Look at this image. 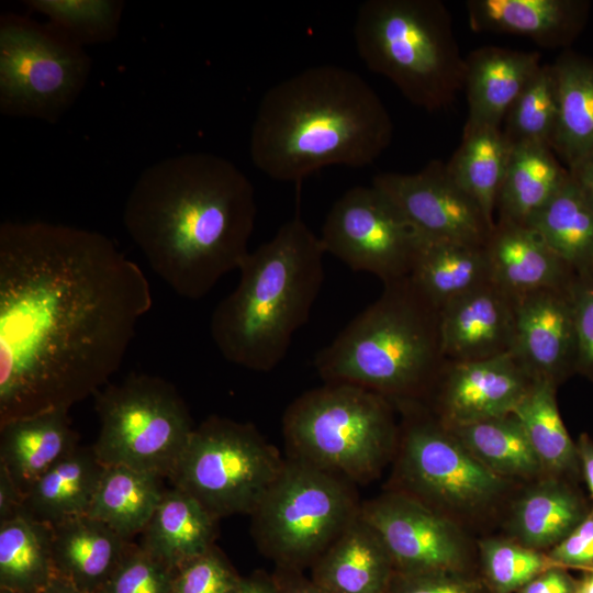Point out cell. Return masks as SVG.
Wrapping results in <instances>:
<instances>
[{
  "label": "cell",
  "instance_id": "cell-1",
  "mask_svg": "<svg viewBox=\"0 0 593 593\" xmlns=\"http://www.w3.org/2000/svg\"><path fill=\"white\" fill-rule=\"evenodd\" d=\"M153 305L141 267L105 235L0 225V424L66 409L119 370Z\"/></svg>",
  "mask_w": 593,
  "mask_h": 593
},
{
  "label": "cell",
  "instance_id": "cell-2",
  "mask_svg": "<svg viewBox=\"0 0 593 593\" xmlns=\"http://www.w3.org/2000/svg\"><path fill=\"white\" fill-rule=\"evenodd\" d=\"M254 186L231 160L186 153L147 167L130 191L124 226L152 270L179 296L199 300L249 253Z\"/></svg>",
  "mask_w": 593,
  "mask_h": 593
},
{
  "label": "cell",
  "instance_id": "cell-3",
  "mask_svg": "<svg viewBox=\"0 0 593 593\" xmlns=\"http://www.w3.org/2000/svg\"><path fill=\"white\" fill-rule=\"evenodd\" d=\"M392 136L389 112L367 81L350 69L318 65L264 94L249 154L271 179L296 182L328 166H368Z\"/></svg>",
  "mask_w": 593,
  "mask_h": 593
},
{
  "label": "cell",
  "instance_id": "cell-4",
  "mask_svg": "<svg viewBox=\"0 0 593 593\" xmlns=\"http://www.w3.org/2000/svg\"><path fill=\"white\" fill-rule=\"evenodd\" d=\"M325 254L299 216L247 254L236 288L211 317V337L224 359L261 372L284 359L321 291Z\"/></svg>",
  "mask_w": 593,
  "mask_h": 593
},
{
  "label": "cell",
  "instance_id": "cell-5",
  "mask_svg": "<svg viewBox=\"0 0 593 593\" xmlns=\"http://www.w3.org/2000/svg\"><path fill=\"white\" fill-rule=\"evenodd\" d=\"M444 363L439 311L409 276L384 283L381 295L314 358L324 382L360 387L391 402L415 401Z\"/></svg>",
  "mask_w": 593,
  "mask_h": 593
},
{
  "label": "cell",
  "instance_id": "cell-6",
  "mask_svg": "<svg viewBox=\"0 0 593 593\" xmlns=\"http://www.w3.org/2000/svg\"><path fill=\"white\" fill-rule=\"evenodd\" d=\"M356 49L413 104L448 107L463 89L466 57L439 0H367L354 23Z\"/></svg>",
  "mask_w": 593,
  "mask_h": 593
},
{
  "label": "cell",
  "instance_id": "cell-7",
  "mask_svg": "<svg viewBox=\"0 0 593 593\" xmlns=\"http://www.w3.org/2000/svg\"><path fill=\"white\" fill-rule=\"evenodd\" d=\"M392 402L360 387L328 383L298 396L286 410L288 457L344 477L373 479L398 446Z\"/></svg>",
  "mask_w": 593,
  "mask_h": 593
},
{
  "label": "cell",
  "instance_id": "cell-8",
  "mask_svg": "<svg viewBox=\"0 0 593 593\" xmlns=\"http://www.w3.org/2000/svg\"><path fill=\"white\" fill-rule=\"evenodd\" d=\"M356 484L287 457L250 515L258 550L276 569L303 572L359 515Z\"/></svg>",
  "mask_w": 593,
  "mask_h": 593
},
{
  "label": "cell",
  "instance_id": "cell-9",
  "mask_svg": "<svg viewBox=\"0 0 593 593\" xmlns=\"http://www.w3.org/2000/svg\"><path fill=\"white\" fill-rule=\"evenodd\" d=\"M283 462L253 424L212 415L194 427L167 479L219 521L249 515Z\"/></svg>",
  "mask_w": 593,
  "mask_h": 593
},
{
  "label": "cell",
  "instance_id": "cell-10",
  "mask_svg": "<svg viewBox=\"0 0 593 593\" xmlns=\"http://www.w3.org/2000/svg\"><path fill=\"white\" fill-rule=\"evenodd\" d=\"M93 396L99 460L168 478L195 427L177 389L160 377L130 373Z\"/></svg>",
  "mask_w": 593,
  "mask_h": 593
},
{
  "label": "cell",
  "instance_id": "cell-11",
  "mask_svg": "<svg viewBox=\"0 0 593 593\" xmlns=\"http://www.w3.org/2000/svg\"><path fill=\"white\" fill-rule=\"evenodd\" d=\"M91 70L83 46L29 15L0 18V112L58 122L82 92Z\"/></svg>",
  "mask_w": 593,
  "mask_h": 593
},
{
  "label": "cell",
  "instance_id": "cell-12",
  "mask_svg": "<svg viewBox=\"0 0 593 593\" xmlns=\"http://www.w3.org/2000/svg\"><path fill=\"white\" fill-rule=\"evenodd\" d=\"M404 412L398 440L401 490L429 507L474 511L490 505L506 479L478 461L438 419L414 401L396 402Z\"/></svg>",
  "mask_w": 593,
  "mask_h": 593
},
{
  "label": "cell",
  "instance_id": "cell-13",
  "mask_svg": "<svg viewBox=\"0 0 593 593\" xmlns=\"http://www.w3.org/2000/svg\"><path fill=\"white\" fill-rule=\"evenodd\" d=\"M421 237L401 210L372 184L353 187L337 199L320 236L326 254L383 283L410 275Z\"/></svg>",
  "mask_w": 593,
  "mask_h": 593
},
{
  "label": "cell",
  "instance_id": "cell-14",
  "mask_svg": "<svg viewBox=\"0 0 593 593\" xmlns=\"http://www.w3.org/2000/svg\"><path fill=\"white\" fill-rule=\"evenodd\" d=\"M360 516L383 540L394 572H469L463 534L451 519L417 499L392 490L361 502Z\"/></svg>",
  "mask_w": 593,
  "mask_h": 593
},
{
  "label": "cell",
  "instance_id": "cell-15",
  "mask_svg": "<svg viewBox=\"0 0 593 593\" xmlns=\"http://www.w3.org/2000/svg\"><path fill=\"white\" fill-rule=\"evenodd\" d=\"M371 184L425 238L484 246L493 231L478 205L450 178L441 160H432L414 174H379Z\"/></svg>",
  "mask_w": 593,
  "mask_h": 593
},
{
  "label": "cell",
  "instance_id": "cell-16",
  "mask_svg": "<svg viewBox=\"0 0 593 593\" xmlns=\"http://www.w3.org/2000/svg\"><path fill=\"white\" fill-rule=\"evenodd\" d=\"M533 381L513 351L484 360L445 361L435 380L437 417L455 426L512 414Z\"/></svg>",
  "mask_w": 593,
  "mask_h": 593
},
{
  "label": "cell",
  "instance_id": "cell-17",
  "mask_svg": "<svg viewBox=\"0 0 593 593\" xmlns=\"http://www.w3.org/2000/svg\"><path fill=\"white\" fill-rule=\"evenodd\" d=\"M568 287L515 296L513 353L533 380L558 385L575 371L577 336Z\"/></svg>",
  "mask_w": 593,
  "mask_h": 593
},
{
  "label": "cell",
  "instance_id": "cell-18",
  "mask_svg": "<svg viewBox=\"0 0 593 593\" xmlns=\"http://www.w3.org/2000/svg\"><path fill=\"white\" fill-rule=\"evenodd\" d=\"M440 349L445 361L466 362L512 353L515 296L492 281L439 311Z\"/></svg>",
  "mask_w": 593,
  "mask_h": 593
},
{
  "label": "cell",
  "instance_id": "cell-19",
  "mask_svg": "<svg viewBox=\"0 0 593 593\" xmlns=\"http://www.w3.org/2000/svg\"><path fill=\"white\" fill-rule=\"evenodd\" d=\"M485 251L491 281L513 296L567 288L571 269L528 225L495 222Z\"/></svg>",
  "mask_w": 593,
  "mask_h": 593
},
{
  "label": "cell",
  "instance_id": "cell-20",
  "mask_svg": "<svg viewBox=\"0 0 593 593\" xmlns=\"http://www.w3.org/2000/svg\"><path fill=\"white\" fill-rule=\"evenodd\" d=\"M393 574L383 540L359 513L310 567L309 579L327 593H387Z\"/></svg>",
  "mask_w": 593,
  "mask_h": 593
},
{
  "label": "cell",
  "instance_id": "cell-21",
  "mask_svg": "<svg viewBox=\"0 0 593 593\" xmlns=\"http://www.w3.org/2000/svg\"><path fill=\"white\" fill-rule=\"evenodd\" d=\"M537 52L483 46L466 57L468 120L465 127H501L511 105L540 66Z\"/></svg>",
  "mask_w": 593,
  "mask_h": 593
},
{
  "label": "cell",
  "instance_id": "cell-22",
  "mask_svg": "<svg viewBox=\"0 0 593 593\" xmlns=\"http://www.w3.org/2000/svg\"><path fill=\"white\" fill-rule=\"evenodd\" d=\"M68 411L53 410L0 424V466L23 496L79 446Z\"/></svg>",
  "mask_w": 593,
  "mask_h": 593
},
{
  "label": "cell",
  "instance_id": "cell-23",
  "mask_svg": "<svg viewBox=\"0 0 593 593\" xmlns=\"http://www.w3.org/2000/svg\"><path fill=\"white\" fill-rule=\"evenodd\" d=\"M51 527L54 577L82 591L101 593L130 540L88 514Z\"/></svg>",
  "mask_w": 593,
  "mask_h": 593
},
{
  "label": "cell",
  "instance_id": "cell-24",
  "mask_svg": "<svg viewBox=\"0 0 593 593\" xmlns=\"http://www.w3.org/2000/svg\"><path fill=\"white\" fill-rule=\"evenodd\" d=\"M466 8L473 31L526 36L544 47L569 43L586 12L575 0H468Z\"/></svg>",
  "mask_w": 593,
  "mask_h": 593
},
{
  "label": "cell",
  "instance_id": "cell-25",
  "mask_svg": "<svg viewBox=\"0 0 593 593\" xmlns=\"http://www.w3.org/2000/svg\"><path fill=\"white\" fill-rule=\"evenodd\" d=\"M410 280L438 311L491 281L485 245L421 237Z\"/></svg>",
  "mask_w": 593,
  "mask_h": 593
},
{
  "label": "cell",
  "instance_id": "cell-26",
  "mask_svg": "<svg viewBox=\"0 0 593 593\" xmlns=\"http://www.w3.org/2000/svg\"><path fill=\"white\" fill-rule=\"evenodd\" d=\"M104 465L92 446H78L23 496V514L49 526L88 514Z\"/></svg>",
  "mask_w": 593,
  "mask_h": 593
},
{
  "label": "cell",
  "instance_id": "cell-27",
  "mask_svg": "<svg viewBox=\"0 0 593 593\" xmlns=\"http://www.w3.org/2000/svg\"><path fill=\"white\" fill-rule=\"evenodd\" d=\"M216 526L193 497L171 486L165 489L139 545L174 569L214 546Z\"/></svg>",
  "mask_w": 593,
  "mask_h": 593
},
{
  "label": "cell",
  "instance_id": "cell-28",
  "mask_svg": "<svg viewBox=\"0 0 593 593\" xmlns=\"http://www.w3.org/2000/svg\"><path fill=\"white\" fill-rule=\"evenodd\" d=\"M590 508L560 477L549 475L515 503L510 528L518 544L542 551L566 538Z\"/></svg>",
  "mask_w": 593,
  "mask_h": 593
},
{
  "label": "cell",
  "instance_id": "cell-29",
  "mask_svg": "<svg viewBox=\"0 0 593 593\" xmlns=\"http://www.w3.org/2000/svg\"><path fill=\"white\" fill-rule=\"evenodd\" d=\"M570 174L551 147L542 144L512 146L500 189L497 221L526 225L555 195Z\"/></svg>",
  "mask_w": 593,
  "mask_h": 593
},
{
  "label": "cell",
  "instance_id": "cell-30",
  "mask_svg": "<svg viewBox=\"0 0 593 593\" xmlns=\"http://www.w3.org/2000/svg\"><path fill=\"white\" fill-rule=\"evenodd\" d=\"M552 66L558 114L551 149L568 168L593 152V60L564 52Z\"/></svg>",
  "mask_w": 593,
  "mask_h": 593
},
{
  "label": "cell",
  "instance_id": "cell-31",
  "mask_svg": "<svg viewBox=\"0 0 593 593\" xmlns=\"http://www.w3.org/2000/svg\"><path fill=\"white\" fill-rule=\"evenodd\" d=\"M511 149L501 127H463L459 147L445 163L450 178L478 205L492 230Z\"/></svg>",
  "mask_w": 593,
  "mask_h": 593
},
{
  "label": "cell",
  "instance_id": "cell-32",
  "mask_svg": "<svg viewBox=\"0 0 593 593\" xmlns=\"http://www.w3.org/2000/svg\"><path fill=\"white\" fill-rule=\"evenodd\" d=\"M161 479L127 466H104L88 515L130 540L154 514L165 491Z\"/></svg>",
  "mask_w": 593,
  "mask_h": 593
},
{
  "label": "cell",
  "instance_id": "cell-33",
  "mask_svg": "<svg viewBox=\"0 0 593 593\" xmlns=\"http://www.w3.org/2000/svg\"><path fill=\"white\" fill-rule=\"evenodd\" d=\"M578 273L593 269V206L569 176L526 224Z\"/></svg>",
  "mask_w": 593,
  "mask_h": 593
},
{
  "label": "cell",
  "instance_id": "cell-34",
  "mask_svg": "<svg viewBox=\"0 0 593 593\" xmlns=\"http://www.w3.org/2000/svg\"><path fill=\"white\" fill-rule=\"evenodd\" d=\"M54 578L52 527L24 514L0 523V589L40 593Z\"/></svg>",
  "mask_w": 593,
  "mask_h": 593
},
{
  "label": "cell",
  "instance_id": "cell-35",
  "mask_svg": "<svg viewBox=\"0 0 593 593\" xmlns=\"http://www.w3.org/2000/svg\"><path fill=\"white\" fill-rule=\"evenodd\" d=\"M556 388L550 381L534 380L512 414L521 423L542 470L560 477L581 469L577 443L558 410Z\"/></svg>",
  "mask_w": 593,
  "mask_h": 593
},
{
  "label": "cell",
  "instance_id": "cell-36",
  "mask_svg": "<svg viewBox=\"0 0 593 593\" xmlns=\"http://www.w3.org/2000/svg\"><path fill=\"white\" fill-rule=\"evenodd\" d=\"M446 427L478 461L503 478H534L544 472L513 414Z\"/></svg>",
  "mask_w": 593,
  "mask_h": 593
},
{
  "label": "cell",
  "instance_id": "cell-37",
  "mask_svg": "<svg viewBox=\"0 0 593 593\" xmlns=\"http://www.w3.org/2000/svg\"><path fill=\"white\" fill-rule=\"evenodd\" d=\"M558 114V89L552 64H540L504 119L502 132L511 146L551 147Z\"/></svg>",
  "mask_w": 593,
  "mask_h": 593
},
{
  "label": "cell",
  "instance_id": "cell-38",
  "mask_svg": "<svg viewBox=\"0 0 593 593\" xmlns=\"http://www.w3.org/2000/svg\"><path fill=\"white\" fill-rule=\"evenodd\" d=\"M25 5L81 46L113 41L125 7L118 0H29Z\"/></svg>",
  "mask_w": 593,
  "mask_h": 593
},
{
  "label": "cell",
  "instance_id": "cell-39",
  "mask_svg": "<svg viewBox=\"0 0 593 593\" xmlns=\"http://www.w3.org/2000/svg\"><path fill=\"white\" fill-rule=\"evenodd\" d=\"M482 579L491 593H515L556 566L547 553L515 540L488 538L479 542Z\"/></svg>",
  "mask_w": 593,
  "mask_h": 593
},
{
  "label": "cell",
  "instance_id": "cell-40",
  "mask_svg": "<svg viewBox=\"0 0 593 593\" xmlns=\"http://www.w3.org/2000/svg\"><path fill=\"white\" fill-rule=\"evenodd\" d=\"M174 569L131 542L101 593H172Z\"/></svg>",
  "mask_w": 593,
  "mask_h": 593
},
{
  "label": "cell",
  "instance_id": "cell-41",
  "mask_svg": "<svg viewBox=\"0 0 593 593\" xmlns=\"http://www.w3.org/2000/svg\"><path fill=\"white\" fill-rule=\"evenodd\" d=\"M240 580L214 545L174 568L172 593H233Z\"/></svg>",
  "mask_w": 593,
  "mask_h": 593
},
{
  "label": "cell",
  "instance_id": "cell-42",
  "mask_svg": "<svg viewBox=\"0 0 593 593\" xmlns=\"http://www.w3.org/2000/svg\"><path fill=\"white\" fill-rule=\"evenodd\" d=\"M387 593H491L484 580L470 572H394Z\"/></svg>",
  "mask_w": 593,
  "mask_h": 593
},
{
  "label": "cell",
  "instance_id": "cell-43",
  "mask_svg": "<svg viewBox=\"0 0 593 593\" xmlns=\"http://www.w3.org/2000/svg\"><path fill=\"white\" fill-rule=\"evenodd\" d=\"M575 336V371L593 379V275L578 273L569 287Z\"/></svg>",
  "mask_w": 593,
  "mask_h": 593
},
{
  "label": "cell",
  "instance_id": "cell-44",
  "mask_svg": "<svg viewBox=\"0 0 593 593\" xmlns=\"http://www.w3.org/2000/svg\"><path fill=\"white\" fill-rule=\"evenodd\" d=\"M547 555L556 566L562 568L593 570V506L578 526L548 550Z\"/></svg>",
  "mask_w": 593,
  "mask_h": 593
},
{
  "label": "cell",
  "instance_id": "cell-45",
  "mask_svg": "<svg viewBox=\"0 0 593 593\" xmlns=\"http://www.w3.org/2000/svg\"><path fill=\"white\" fill-rule=\"evenodd\" d=\"M579 580L568 569L553 566L527 582L515 593H575Z\"/></svg>",
  "mask_w": 593,
  "mask_h": 593
},
{
  "label": "cell",
  "instance_id": "cell-46",
  "mask_svg": "<svg viewBox=\"0 0 593 593\" xmlns=\"http://www.w3.org/2000/svg\"><path fill=\"white\" fill-rule=\"evenodd\" d=\"M23 514V494L0 466V523Z\"/></svg>",
  "mask_w": 593,
  "mask_h": 593
},
{
  "label": "cell",
  "instance_id": "cell-47",
  "mask_svg": "<svg viewBox=\"0 0 593 593\" xmlns=\"http://www.w3.org/2000/svg\"><path fill=\"white\" fill-rule=\"evenodd\" d=\"M272 577L279 593H327L299 571L276 569Z\"/></svg>",
  "mask_w": 593,
  "mask_h": 593
},
{
  "label": "cell",
  "instance_id": "cell-48",
  "mask_svg": "<svg viewBox=\"0 0 593 593\" xmlns=\"http://www.w3.org/2000/svg\"><path fill=\"white\" fill-rule=\"evenodd\" d=\"M570 177L593 206V152L568 167Z\"/></svg>",
  "mask_w": 593,
  "mask_h": 593
},
{
  "label": "cell",
  "instance_id": "cell-49",
  "mask_svg": "<svg viewBox=\"0 0 593 593\" xmlns=\"http://www.w3.org/2000/svg\"><path fill=\"white\" fill-rule=\"evenodd\" d=\"M233 593H279L272 574L256 571L242 580Z\"/></svg>",
  "mask_w": 593,
  "mask_h": 593
},
{
  "label": "cell",
  "instance_id": "cell-50",
  "mask_svg": "<svg viewBox=\"0 0 593 593\" xmlns=\"http://www.w3.org/2000/svg\"><path fill=\"white\" fill-rule=\"evenodd\" d=\"M577 448L580 469L593 499V440L588 434H581Z\"/></svg>",
  "mask_w": 593,
  "mask_h": 593
},
{
  "label": "cell",
  "instance_id": "cell-51",
  "mask_svg": "<svg viewBox=\"0 0 593 593\" xmlns=\"http://www.w3.org/2000/svg\"><path fill=\"white\" fill-rule=\"evenodd\" d=\"M40 593H91L87 591H82L68 582L54 577L52 581L48 583V585L42 590Z\"/></svg>",
  "mask_w": 593,
  "mask_h": 593
},
{
  "label": "cell",
  "instance_id": "cell-52",
  "mask_svg": "<svg viewBox=\"0 0 593 593\" xmlns=\"http://www.w3.org/2000/svg\"><path fill=\"white\" fill-rule=\"evenodd\" d=\"M580 593H593V570L586 571L585 575L579 580Z\"/></svg>",
  "mask_w": 593,
  "mask_h": 593
},
{
  "label": "cell",
  "instance_id": "cell-53",
  "mask_svg": "<svg viewBox=\"0 0 593 593\" xmlns=\"http://www.w3.org/2000/svg\"><path fill=\"white\" fill-rule=\"evenodd\" d=\"M0 593H13V592H11L9 590H5V589H0Z\"/></svg>",
  "mask_w": 593,
  "mask_h": 593
},
{
  "label": "cell",
  "instance_id": "cell-54",
  "mask_svg": "<svg viewBox=\"0 0 593 593\" xmlns=\"http://www.w3.org/2000/svg\"><path fill=\"white\" fill-rule=\"evenodd\" d=\"M590 273L593 275V269H592V271Z\"/></svg>",
  "mask_w": 593,
  "mask_h": 593
},
{
  "label": "cell",
  "instance_id": "cell-55",
  "mask_svg": "<svg viewBox=\"0 0 593 593\" xmlns=\"http://www.w3.org/2000/svg\"><path fill=\"white\" fill-rule=\"evenodd\" d=\"M579 589V588H578ZM575 593H580L579 590Z\"/></svg>",
  "mask_w": 593,
  "mask_h": 593
}]
</instances>
